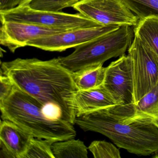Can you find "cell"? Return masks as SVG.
Returning a JSON list of instances; mask_svg holds the SVG:
<instances>
[{
    "mask_svg": "<svg viewBox=\"0 0 158 158\" xmlns=\"http://www.w3.org/2000/svg\"><path fill=\"white\" fill-rule=\"evenodd\" d=\"M134 36L132 27L123 26L76 47L70 55L58 59L62 65L72 73L102 66L110 59L125 54Z\"/></svg>",
    "mask_w": 158,
    "mask_h": 158,
    "instance_id": "277c9868",
    "label": "cell"
},
{
    "mask_svg": "<svg viewBox=\"0 0 158 158\" xmlns=\"http://www.w3.org/2000/svg\"><path fill=\"white\" fill-rule=\"evenodd\" d=\"M134 35L158 57V16L151 15L139 20L134 27Z\"/></svg>",
    "mask_w": 158,
    "mask_h": 158,
    "instance_id": "5bb4252c",
    "label": "cell"
},
{
    "mask_svg": "<svg viewBox=\"0 0 158 158\" xmlns=\"http://www.w3.org/2000/svg\"><path fill=\"white\" fill-rule=\"evenodd\" d=\"M88 148L95 158H121L119 149L105 140L93 141Z\"/></svg>",
    "mask_w": 158,
    "mask_h": 158,
    "instance_id": "ffe728a7",
    "label": "cell"
},
{
    "mask_svg": "<svg viewBox=\"0 0 158 158\" xmlns=\"http://www.w3.org/2000/svg\"><path fill=\"white\" fill-rule=\"evenodd\" d=\"M122 1L139 20L151 15L158 16V0Z\"/></svg>",
    "mask_w": 158,
    "mask_h": 158,
    "instance_id": "e0dca14e",
    "label": "cell"
},
{
    "mask_svg": "<svg viewBox=\"0 0 158 158\" xmlns=\"http://www.w3.org/2000/svg\"><path fill=\"white\" fill-rule=\"evenodd\" d=\"M83 0H30L27 4L35 10L59 12L69 7H73Z\"/></svg>",
    "mask_w": 158,
    "mask_h": 158,
    "instance_id": "d6986e66",
    "label": "cell"
},
{
    "mask_svg": "<svg viewBox=\"0 0 158 158\" xmlns=\"http://www.w3.org/2000/svg\"><path fill=\"white\" fill-rule=\"evenodd\" d=\"M33 137L28 131L13 122L8 120L1 122L0 141L15 158H22Z\"/></svg>",
    "mask_w": 158,
    "mask_h": 158,
    "instance_id": "4fadbf2b",
    "label": "cell"
},
{
    "mask_svg": "<svg viewBox=\"0 0 158 158\" xmlns=\"http://www.w3.org/2000/svg\"><path fill=\"white\" fill-rule=\"evenodd\" d=\"M1 22L27 23L65 31L102 26L80 14L35 10L28 4L21 5L8 10L0 11Z\"/></svg>",
    "mask_w": 158,
    "mask_h": 158,
    "instance_id": "5b68a950",
    "label": "cell"
},
{
    "mask_svg": "<svg viewBox=\"0 0 158 158\" xmlns=\"http://www.w3.org/2000/svg\"><path fill=\"white\" fill-rule=\"evenodd\" d=\"M54 142L34 137L22 158H55L52 148Z\"/></svg>",
    "mask_w": 158,
    "mask_h": 158,
    "instance_id": "ac0fdd59",
    "label": "cell"
},
{
    "mask_svg": "<svg viewBox=\"0 0 158 158\" xmlns=\"http://www.w3.org/2000/svg\"><path fill=\"white\" fill-rule=\"evenodd\" d=\"M102 85L117 105L134 103L133 68L128 55L120 56L106 67Z\"/></svg>",
    "mask_w": 158,
    "mask_h": 158,
    "instance_id": "ba28073f",
    "label": "cell"
},
{
    "mask_svg": "<svg viewBox=\"0 0 158 158\" xmlns=\"http://www.w3.org/2000/svg\"><path fill=\"white\" fill-rule=\"evenodd\" d=\"M55 158H87V148L84 142L74 138L56 141L52 144Z\"/></svg>",
    "mask_w": 158,
    "mask_h": 158,
    "instance_id": "2e32d148",
    "label": "cell"
},
{
    "mask_svg": "<svg viewBox=\"0 0 158 158\" xmlns=\"http://www.w3.org/2000/svg\"><path fill=\"white\" fill-rule=\"evenodd\" d=\"M26 0H0V11L8 10L23 4Z\"/></svg>",
    "mask_w": 158,
    "mask_h": 158,
    "instance_id": "7402d4cb",
    "label": "cell"
},
{
    "mask_svg": "<svg viewBox=\"0 0 158 158\" xmlns=\"http://www.w3.org/2000/svg\"><path fill=\"white\" fill-rule=\"evenodd\" d=\"M1 73L15 85L36 99L46 111L74 124V98L78 89L73 73L58 58L48 60L17 58L1 63Z\"/></svg>",
    "mask_w": 158,
    "mask_h": 158,
    "instance_id": "6da1fadb",
    "label": "cell"
},
{
    "mask_svg": "<svg viewBox=\"0 0 158 158\" xmlns=\"http://www.w3.org/2000/svg\"><path fill=\"white\" fill-rule=\"evenodd\" d=\"M30 0H26L25 2H24L23 3V4H22V5H24V4H27V3H28V2H29V1H30Z\"/></svg>",
    "mask_w": 158,
    "mask_h": 158,
    "instance_id": "cb8c5ba5",
    "label": "cell"
},
{
    "mask_svg": "<svg viewBox=\"0 0 158 158\" xmlns=\"http://www.w3.org/2000/svg\"><path fill=\"white\" fill-rule=\"evenodd\" d=\"M127 51L132 60L136 103L158 83V57L135 35Z\"/></svg>",
    "mask_w": 158,
    "mask_h": 158,
    "instance_id": "8992f818",
    "label": "cell"
},
{
    "mask_svg": "<svg viewBox=\"0 0 158 158\" xmlns=\"http://www.w3.org/2000/svg\"><path fill=\"white\" fill-rule=\"evenodd\" d=\"M77 116L117 105L103 85L89 90H78L74 98Z\"/></svg>",
    "mask_w": 158,
    "mask_h": 158,
    "instance_id": "7c38bea8",
    "label": "cell"
},
{
    "mask_svg": "<svg viewBox=\"0 0 158 158\" xmlns=\"http://www.w3.org/2000/svg\"><path fill=\"white\" fill-rule=\"evenodd\" d=\"M116 107L126 121H158V83L136 103Z\"/></svg>",
    "mask_w": 158,
    "mask_h": 158,
    "instance_id": "8fae6325",
    "label": "cell"
},
{
    "mask_svg": "<svg viewBox=\"0 0 158 158\" xmlns=\"http://www.w3.org/2000/svg\"><path fill=\"white\" fill-rule=\"evenodd\" d=\"M0 44L12 52L27 46V43L36 39L66 32L27 23L1 22Z\"/></svg>",
    "mask_w": 158,
    "mask_h": 158,
    "instance_id": "30bf717a",
    "label": "cell"
},
{
    "mask_svg": "<svg viewBox=\"0 0 158 158\" xmlns=\"http://www.w3.org/2000/svg\"><path fill=\"white\" fill-rule=\"evenodd\" d=\"M105 72L103 66L91 67L73 73V77L78 90H89L103 85Z\"/></svg>",
    "mask_w": 158,
    "mask_h": 158,
    "instance_id": "9a60e30c",
    "label": "cell"
},
{
    "mask_svg": "<svg viewBox=\"0 0 158 158\" xmlns=\"http://www.w3.org/2000/svg\"><path fill=\"white\" fill-rule=\"evenodd\" d=\"M0 101H2L5 99L11 93L14 88L15 85L8 77L2 74L1 73L0 76Z\"/></svg>",
    "mask_w": 158,
    "mask_h": 158,
    "instance_id": "44dd1931",
    "label": "cell"
},
{
    "mask_svg": "<svg viewBox=\"0 0 158 158\" xmlns=\"http://www.w3.org/2000/svg\"><path fill=\"white\" fill-rule=\"evenodd\" d=\"M153 157H154V158H158V154H156V155Z\"/></svg>",
    "mask_w": 158,
    "mask_h": 158,
    "instance_id": "d4e9b609",
    "label": "cell"
},
{
    "mask_svg": "<svg viewBox=\"0 0 158 158\" xmlns=\"http://www.w3.org/2000/svg\"><path fill=\"white\" fill-rule=\"evenodd\" d=\"M73 8L102 26L134 27L139 21L122 0H83Z\"/></svg>",
    "mask_w": 158,
    "mask_h": 158,
    "instance_id": "52a82bcc",
    "label": "cell"
},
{
    "mask_svg": "<svg viewBox=\"0 0 158 158\" xmlns=\"http://www.w3.org/2000/svg\"><path fill=\"white\" fill-rule=\"evenodd\" d=\"M45 109L40 102L15 85L9 96L0 101L3 120L15 123L34 137L54 141L75 138L74 124L49 116Z\"/></svg>",
    "mask_w": 158,
    "mask_h": 158,
    "instance_id": "3957f363",
    "label": "cell"
},
{
    "mask_svg": "<svg viewBox=\"0 0 158 158\" xmlns=\"http://www.w3.org/2000/svg\"><path fill=\"white\" fill-rule=\"evenodd\" d=\"M1 154L4 155V158H15L12 153L6 148V146L1 142Z\"/></svg>",
    "mask_w": 158,
    "mask_h": 158,
    "instance_id": "603a6c76",
    "label": "cell"
},
{
    "mask_svg": "<svg viewBox=\"0 0 158 158\" xmlns=\"http://www.w3.org/2000/svg\"><path fill=\"white\" fill-rule=\"evenodd\" d=\"M74 124L84 131L102 134L133 154L147 156L158 152V121H126L115 105L77 116Z\"/></svg>",
    "mask_w": 158,
    "mask_h": 158,
    "instance_id": "7a4b0ae2",
    "label": "cell"
},
{
    "mask_svg": "<svg viewBox=\"0 0 158 158\" xmlns=\"http://www.w3.org/2000/svg\"><path fill=\"white\" fill-rule=\"evenodd\" d=\"M120 27L108 25L74 29L34 40L28 42L27 46L47 51L60 52L76 48Z\"/></svg>",
    "mask_w": 158,
    "mask_h": 158,
    "instance_id": "9c48e42d",
    "label": "cell"
}]
</instances>
